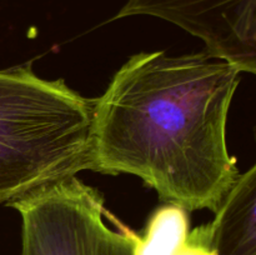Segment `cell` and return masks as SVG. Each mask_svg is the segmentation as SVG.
<instances>
[{
	"mask_svg": "<svg viewBox=\"0 0 256 255\" xmlns=\"http://www.w3.org/2000/svg\"><path fill=\"white\" fill-rule=\"evenodd\" d=\"M240 74L206 52L132 55L95 99L92 170L136 175L165 202L215 212L239 176L226 124Z\"/></svg>",
	"mask_w": 256,
	"mask_h": 255,
	"instance_id": "cell-1",
	"label": "cell"
},
{
	"mask_svg": "<svg viewBox=\"0 0 256 255\" xmlns=\"http://www.w3.org/2000/svg\"><path fill=\"white\" fill-rule=\"evenodd\" d=\"M94 102L29 66L0 70V205L92 169Z\"/></svg>",
	"mask_w": 256,
	"mask_h": 255,
	"instance_id": "cell-2",
	"label": "cell"
},
{
	"mask_svg": "<svg viewBox=\"0 0 256 255\" xmlns=\"http://www.w3.org/2000/svg\"><path fill=\"white\" fill-rule=\"evenodd\" d=\"M146 15L202 40L205 52L242 72H256V0H128L114 19Z\"/></svg>",
	"mask_w": 256,
	"mask_h": 255,
	"instance_id": "cell-3",
	"label": "cell"
},
{
	"mask_svg": "<svg viewBox=\"0 0 256 255\" xmlns=\"http://www.w3.org/2000/svg\"><path fill=\"white\" fill-rule=\"evenodd\" d=\"M209 222L216 255H256V166L239 174Z\"/></svg>",
	"mask_w": 256,
	"mask_h": 255,
	"instance_id": "cell-4",
	"label": "cell"
},
{
	"mask_svg": "<svg viewBox=\"0 0 256 255\" xmlns=\"http://www.w3.org/2000/svg\"><path fill=\"white\" fill-rule=\"evenodd\" d=\"M188 234V210L166 202L152 212L144 235L132 232L134 255H174Z\"/></svg>",
	"mask_w": 256,
	"mask_h": 255,
	"instance_id": "cell-5",
	"label": "cell"
},
{
	"mask_svg": "<svg viewBox=\"0 0 256 255\" xmlns=\"http://www.w3.org/2000/svg\"><path fill=\"white\" fill-rule=\"evenodd\" d=\"M132 230L122 226V232L106 226L100 239L96 255H134Z\"/></svg>",
	"mask_w": 256,
	"mask_h": 255,
	"instance_id": "cell-6",
	"label": "cell"
},
{
	"mask_svg": "<svg viewBox=\"0 0 256 255\" xmlns=\"http://www.w3.org/2000/svg\"><path fill=\"white\" fill-rule=\"evenodd\" d=\"M174 255H216L212 244L209 224L189 232L185 242Z\"/></svg>",
	"mask_w": 256,
	"mask_h": 255,
	"instance_id": "cell-7",
	"label": "cell"
}]
</instances>
